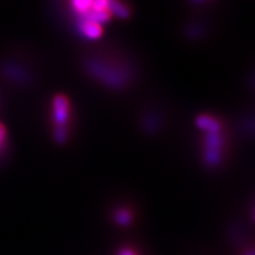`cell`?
<instances>
[{"instance_id":"cell-2","label":"cell","mask_w":255,"mask_h":255,"mask_svg":"<svg viewBox=\"0 0 255 255\" xmlns=\"http://www.w3.org/2000/svg\"><path fill=\"white\" fill-rule=\"evenodd\" d=\"M198 126L206 132L207 137L205 139V153L207 162L214 164L216 163L221 152L222 138L220 136V125L216 119L202 116L198 118Z\"/></svg>"},{"instance_id":"cell-4","label":"cell","mask_w":255,"mask_h":255,"mask_svg":"<svg viewBox=\"0 0 255 255\" xmlns=\"http://www.w3.org/2000/svg\"><path fill=\"white\" fill-rule=\"evenodd\" d=\"M5 135H6L5 129L3 128V126L0 125V147L3 145L4 139H5Z\"/></svg>"},{"instance_id":"cell-1","label":"cell","mask_w":255,"mask_h":255,"mask_svg":"<svg viewBox=\"0 0 255 255\" xmlns=\"http://www.w3.org/2000/svg\"><path fill=\"white\" fill-rule=\"evenodd\" d=\"M71 6L80 17L79 28L87 38H97L102 25L112 16H127L128 10L118 0H71Z\"/></svg>"},{"instance_id":"cell-3","label":"cell","mask_w":255,"mask_h":255,"mask_svg":"<svg viewBox=\"0 0 255 255\" xmlns=\"http://www.w3.org/2000/svg\"><path fill=\"white\" fill-rule=\"evenodd\" d=\"M53 118L54 123L57 124L55 137L58 138V141L63 142L66 138L65 126L69 118V103L65 96L59 95L53 99Z\"/></svg>"}]
</instances>
